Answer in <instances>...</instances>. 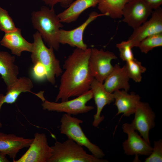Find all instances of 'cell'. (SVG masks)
<instances>
[{
	"label": "cell",
	"instance_id": "6da1fadb",
	"mask_svg": "<svg viewBox=\"0 0 162 162\" xmlns=\"http://www.w3.org/2000/svg\"><path fill=\"white\" fill-rule=\"evenodd\" d=\"M91 49L84 50L76 48L64 62V71L62 75L55 102L68 100L79 96L90 89L94 79L88 66Z\"/></svg>",
	"mask_w": 162,
	"mask_h": 162
},
{
	"label": "cell",
	"instance_id": "7a4b0ae2",
	"mask_svg": "<svg viewBox=\"0 0 162 162\" xmlns=\"http://www.w3.org/2000/svg\"><path fill=\"white\" fill-rule=\"evenodd\" d=\"M31 21L34 28L40 34L49 47L58 50L60 30L63 25L53 8L43 6L40 10L33 11Z\"/></svg>",
	"mask_w": 162,
	"mask_h": 162
},
{
	"label": "cell",
	"instance_id": "3957f363",
	"mask_svg": "<svg viewBox=\"0 0 162 162\" xmlns=\"http://www.w3.org/2000/svg\"><path fill=\"white\" fill-rule=\"evenodd\" d=\"M33 37V46L31 56L32 62L33 64L39 62L44 66L47 72L46 79L54 85L56 83L55 77L60 76L62 73L60 62L55 55L53 48L46 46L38 31Z\"/></svg>",
	"mask_w": 162,
	"mask_h": 162
},
{
	"label": "cell",
	"instance_id": "277c9868",
	"mask_svg": "<svg viewBox=\"0 0 162 162\" xmlns=\"http://www.w3.org/2000/svg\"><path fill=\"white\" fill-rule=\"evenodd\" d=\"M52 155L48 162H107L88 154L83 146L68 138L61 142L57 141L51 146Z\"/></svg>",
	"mask_w": 162,
	"mask_h": 162
},
{
	"label": "cell",
	"instance_id": "5b68a950",
	"mask_svg": "<svg viewBox=\"0 0 162 162\" xmlns=\"http://www.w3.org/2000/svg\"><path fill=\"white\" fill-rule=\"evenodd\" d=\"M59 130L60 133L78 144L86 147L92 155L102 159L105 154L98 146L92 143L87 137L80 126L83 123L81 119L71 115L64 113L61 118Z\"/></svg>",
	"mask_w": 162,
	"mask_h": 162
},
{
	"label": "cell",
	"instance_id": "8992f818",
	"mask_svg": "<svg viewBox=\"0 0 162 162\" xmlns=\"http://www.w3.org/2000/svg\"><path fill=\"white\" fill-rule=\"evenodd\" d=\"M93 98L92 92L90 89L74 99L60 103L51 102L45 99L43 101L42 106L44 110L75 115L87 113L94 109L93 106L86 105L87 102Z\"/></svg>",
	"mask_w": 162,
	"mask_h": 162
},
{
	"label": "cell",
	"instance_id": "52a82bcc",
	"mask_svg": "<svg viewBox=\"0 0 162 162\" xmlns=\"http://www.w3.org/2000/svg\"><path fill=\"white\" fill-rule=\"evenodd\" d=\"M117 58L112 52L105 51L102 49H91L88 66L94 78L103 83L113 69L111 61Z\"/></svg>",
	"mask_w": 162,
	"mask_h": 162
},
{
	"label": "cell",
	"instance_id": "ba28073f",
	"mask_svg": "<svg viewBox=\"0 0 162 162\" xmlns=\"http://www.w3.org/2000/svg\"><path fill=\"white\" fill-rule=\"evenodd\" d=\"M28 149L18 159L14 162H48L53 149L48 145L46 135L36 132Z\"/></svg>",
	"mask_w": 162,
	"mask_h": 162
},
{
	"label": "cell",
	"instance_id": "9c48e42d",
	"mask_svg": "<svg viewBox=\"0 0 162 162\" xmlns=\"http://www.w3.org/2000/svg\"><path fill=\"white\" fill-rule=\"evenodd\" d=\"M160 33H162V9L160 7L152 11L149 20L134 29L125 42L132 48L137 47L139 43L146 37Z\"/></svg>",
	"mask_w": 162,
	"mask_h": 162
},
{
	"label": "cell",
	"instance_id": "30bf717a",
	"mask_svg": "<svg viewBox=\"0 0 162 162\" xmlns=\"http://www.w3.org/2000/svg\"><path fill=\"white\" fill-rule=\"evenodd\" d=\"M152 10L143 0H130L122 11V21L134 29L146 22Z\"/></svg>",
	"mask_w": 162,
	"mask_h": 162
},
{
	"label": "cell",
	"instance_id": "8fae6325",
	"mask_svg": "<svg viewBox=\"0 0 162 162\" xmlns=\"http://www.w3.org/2000/svg\"><path fill=\"white\" fill-rule=\"evenodd\" d=\"M134 119L130 124L135 130L138 131L140 136L148 144L150 130L155 125V114L149 104L140 101L134 113Z\"/></svg>",
	"mask_w": 162,
	"mask_h": 162
},
{
	"label": "cell",
	"instance_id": "7c38bea8",
	"mask_svg": "<svg viewBox=\"0 0 162 162\" xmlns=\"http://www.w3.org/2000/svg\"><path fill=\"white\" fill-rule=\"evenodd\" d=\"M123 132L128 138L122 143L124 153L128 155H135L149 156L153 148L141 137L130 124L125 123L122 126Z\"/></svg>",
	"mask_w": 162,
	"mask_h": 162
},
{
	"label": "cell",
	"instance_id": "4fadbf2b",
	"mask_svg": "<svg viewBox=\"0 0 162 162\" xmlns=\"http://www.w3.org/2000/svg\"><path fill=\"white\" fill-rule=\"evenodd\" d=\"M102 16L104 15L93 11L90 14L85 21L77 27L69 30L60 29L59 36V43L67 44L72 47L86 50L88 48L87 46L84 42L83 39L84 31L91 22L98 17Z\"/></svg>",
	"mask_w": 162,
	"mask_h": 162
},
{
	"label": "cell",
	"instance_id": "5bb4252c",
	"mask_svg": "<svg viewBox=\"0 0 162 162\" xmlns=\"http://www.w3.org/2000/svg\"><path fill=\"white\" fill-rule=\"evenodd\" d=\"M90 89L92 92L93 98L97 106L96 113L93 116L92 125L94 127H97L104 118V116L101 115L103 108L106 105L114 101V97L113 93L109 92L106 90L103 83L94 78L91 84Z\"/></svg>",
	"mask_w": 162,
	"mask_h": 162
},
{
	"label": "cell",
	"instance_id": "9a60e30c",
	"mask_svg": "<svg viewBox=\"0 0 162 162\" xmlns=\"http://www.w3.org/2000/svg\"><path fill=\"white\" fill-rule=\"evenodd\" d=\"M33 139L0 132V151L14 160L20 150L29 147Z\"/></svg>",
	"mask_w": 162,
	"mask_h": 162
},
{
	"label": "cell",
	"instance_id": "2e32d148",
	"mask_svg": "<svg viewBox=\"0 0 162 162\" xmlns=\"http://www.w3.org/2000/svg\"><path fill=\"white\" fill-rule=\"evenodd\" d=\"M33 86L32 81L28 77L22 76L18 78L9 88L7 89L5 95L0 94V112L4 104H12L15 103L20 94L23 92H30L40 98L41 95L40 92L36 94L31 91ZM2 127V124L0 121V128Z\"/></svg>",
	"mask_w": 162,
	"mask_h": 162
},
{
	"label": "cell",
	"instance_id": "e0dca14e",
	"mask_svg": "<svg viewBox=\"0 0 162 162\" xmlns=\"http://www.w3.org/2000/svg\"><path fill=\"white\" fill-rule=\"evenodd\" d=\"M21 30L17 28L15 31L5 33L0 42L1 46L9 49L12 54L20 56L22 52H31L33 44L27 41L22 36Z\"/></svg>",
	"mask_w": 162,
	"mask_h": 162
},
{
	"label": "cell",
	"instance_id": "ac0fdd59",
	"mask_svg": "<svg viewBox=\"0 0 162 162\" xmlns=\"http://www.w3.org/2000/svg\"><path fill=\"white\" fill-rule=\"evenodd\" d=\"M129 79L125 65L121 67L117 64L114 66L103 85L106 90L110 93L121 89L128 92L130 88Z\"/></svg>",
	"mask_w": 162,
	"mask_h": 162
},
{
	"label": "cell",
	"instance_id": "d6986e66",
	"mask_svg": "<svg viewBox=\"0 0 162 162\" xmlns=\"http://www.w3.org/2000/svg\"><path fill=\"white\" fill-rule=\"evenodd\" d=\"M125 90H118L113 93L114 99V105L118 112L116 115L123 113L125 116L128 117L134 114L140 102V97L134 93H128Z\"/></svg>",
	"mask_w": 162,
	"mask_h": 162
},
{
	"label": "cell",
	"instance_id": "ffe728a7",
	"mask_svg": "<svg viewBox=\"0 0 162 162\" xmlns=\"http://www.w3.org/2000/svg\"><path fill=\"white\" fill-rule=\"evenodd\" d=\"M14 56L9 53L0 51V75L9 88L17 80L18 67L15 64Z\"/></svg>",
	"mask_w": 162,
	"mask_h": 162
},
{
	"label": "cell",
	"instance_id": "44dd1931",
	"mask_svg": "<svg viewBox=\"0 0 162 162\" xmlns=\"http://www.w3.org/2000/svg\"><path fill=\"white\" fill-rule=\"evenodd\" d=\"M99 0H76L66 9L58 14L62 22L69 23L75 21L85 10L94 7Z\"/></svg>",
	"mask_w": 162,
	"mask_h": 162
},
{
	"label": "cell",
	"instance_id": "7402d4cb",
	"mask_svg": "<svg viewBox=\"0 0 162 162\" xmlns=\"http://www.w3.org/2000/svg\"><path fill=\"white\" fill-rule=\"evenodd\" d=\"M130 0H99L98 8L101 14L113 19L122 17V11L125 4Z\"/></svg>",
	"mask_w": 162,
	"mask_h": 162
},
{
	"label": "cell",
	"instance_id": "603a6c76",
	"mask_svg": "<svg viewBox=\"0 0 162 162\" xmlns=\"http://www.w3.org/2000/svg\"><path fill=\"white\" fill-rule=\"evenodd\" d=\"M125 66L129 78L136 82H140L142 79V74L146 70L141 62L134 58L126 62Z\"/></svg>",
	"mask_w": 162,
	"mask_h": 162
},
{
	"label": "cell",
	"instance_id": "cb8c5ba5",
	"mask_svg": "<svg viewBox=\"0 0 162 162\" xmlns=\"http://www.w3.org/2000/svg\"><path fill=\"white\" fill-rule=\"evenodd\" d=\"M162 46V33H160L146 37L139 43L137 47L142 52L146 54L154 48Z\"/></svg>",
	"mask_w": 162,
	"mask_h": 162
},
{
	"label": "cell",
	"instance_id": "d4e9b609",
	"mask_svg": "<svg viewBox=\"0 0 162 162\" xmlns=\"http://www.w3.org/2000/svg\"><path fill=\"white\" fill-rule=\"evenodd\" d=\"M8 12L0 7V30L5 33L15 31L17 28Z\"/></svg>",
	"mask_w": 162,
	"mask_h": 162
},
{
	"label": "cell",
	"instance_id": "484cf974",
	"mask_svg": "<svg viewBox=\"0 0 162 162\" xmlns=\"http://www.w3.org/2000/svg\"><path fill=\"white\" fill-rule=\"evenodd\" d=\"M30 74L33 79L37 82L42 81L47 78L46 69L43 65L39 62L33 64Z\"/></svg>",
	"mask_w": 162,
	"mask_h": 162
},
{
	"label": "cell",
	"instance_id": "4316f807",
	"mask_svg": "<svg viewBox=\"0 0 162 162\" xmlns=\"http://www.w3.org/2000/svg\"><path fill=\"white\" fill-rule=\"evenodd\" d=\"M145 162H162V140L154 142V148L150 154L145 160Z\"/></svg>",
	"mask_w": 162,
	"mask_h": 162
},
{
	"label": "cell",
	"instance_id": "83f0119b",
	"mask_svg": "<svg viewBox=\"0 0 162 162\" xmlns=\"http://www.w3.org/2000/svg\"><path fill=\"white\" fill-rule=\"evenodd\" d=\"M116 46L119 49L120 56L123 61L127 62L134 58L131 50L132 48L125 41L116 44Z\"/></svg>",
	"mask_w": 162,
	"mask_h": 162
},
{
	"label": "cell",
	"instance_id": "f1b7e54d",
	"mask_svg": "<svg viewBox=\"0 0 162 162\" xmlns=\"http://www.w3.org/2000/svg\"><path fill=\"white\" fill-rule=\"evenodd\" d=\"M45 4L53 8L56 4L59 3L63 8H67L73 2V0H40Z\"/></svg>",
	"mask_w": 162,
	"mask_h": 162
},
{
	"label": "cell",
	"instance_id": "f546056e",
	"mask_svg": "<svg viewBox=\"0 0 162 162\" xmlns=\"http://www.w3.org/2000/svg\"><path fill=\"white\" fill-rule=\"evenodd\" d=\"M152 9H156L162 4V0H143Z\"/></svg>",
	"mask_w": 162,
	"mask_h": 162
},
{
	"label": "cell",
	"instance_id": "4dcf8cb0",
	"mask_svg": "<svg viewBox=\"0 0 162 162\" xmlns=\"http://www.w3.org/2000/svg\"><path fill=\"white\" fill-rule=\"evenodd\" d=\"M7 155L0 151V162H9L10 161L6 157Z\"/></svg>",
	"mask_w": 162,
	"mask_h": 162
}]
</instances>
